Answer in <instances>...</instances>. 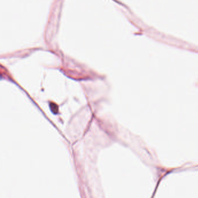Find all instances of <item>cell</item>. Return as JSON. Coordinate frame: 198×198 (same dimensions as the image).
I'll return each instance as SVG.
<instances>
[{
  "instance_id": "cell-1",
  "label": "cell",
  "mask_w": 198,
  "mask_h": 198,
  "mask_svg": "<svg viewBox=\"0 0 198 198\" xmlns=\"http://www.w3.org/2000/svg\"><path fill=\"white\" fill-rule=\"evenodd\" d=\"M50 108L51 111V112L55 114H56L58 113V106L56 104L53 102H50Z\"/></svg>"
}]
</instances>
